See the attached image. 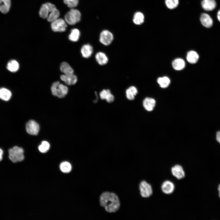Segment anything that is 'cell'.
Returning a JSON list of instances; mask_svg holds the SVG:
<instances>
[{"instance_id": "7a4b0ae2", "label": "cell", "mask_w": 220, "mask_h": 220, "mask_svg": "<svg viewBox=\"0 0 220 220\" xmlns=\"http://www.w3.org/2000/svg\"><path fill=\"white\" fill-rule=\"evenodd\" d=\"M68 88L66 86L59 81L53 82L51 87L53 95L60 98L64 97L68 94Z\"/></svg>"}, {"instance_id": "8992f818", "label": "cell", "mask_w": 220, "mask_h": 220, "mask_svg": "<svg viewBox=\"0 0 220 220\" xmlns=\"http://www.w3.org/2000/svg\"><path fill=\"white\" fill-rule=\"evenodd\" d=\"M67 25L65 20L62 18H57L51 22V27L55 32H62L65 31Z\"/></svg>"}, {"instance_id": "f35d334b", "label": "cell", "mask_w": 220, "mask_h": 220, "mask_svg": "<svg viewBox=\"0 0 220 220\" xmlns=\"http://www.w3.org/2000/svg\"><path fill=\"white\" fill-rule=\"evenodd\" d=\"M218 196L220 198V184L218 186Z\"/></svg>"}, {"instance_id": "6da1fadb", "label": "cell", "mask_w": 220, "mask_h": 220, "mask_svg": "<svg viewBox=\"0 0 220 220\" xmlns=\"http://www.w3.org/2000/svg\"><path fill=\"white\" fill-rule=\"evenodd\" d=\"M101 205L109 213L116 212L120 207V202L117 196L114 193L108 192L103 193L100 196Z\"/></svg>"}, {"instance_id": "5bb4252c", "label": "cell", "mask_w": 220, "mask_h": 220, "mask_svg": "<svg viewBox=\"0 0 220 220\" xmlns=\"http://www.w3.org/2000/svg\"><path fill=\"white\" fill-rule=\"evenodd\" d=\"M95 57L97 63L101 66L106 65L108 61V56L103 52L99 51L97 53Z\"/></svg>"}, {"instance_id": "5b68a950", "label": "cell", "mask_w": 220, "mask_h": 220, "mask_svg": "<svg viewBox=\"0 0 220 220\" xmlns=\"http://www.w3.org/2000/svg\"><path fill=\"white\" fill-rule=\"evenodd\" d=\"M140 193L142 197L148 198L152 194V190L151 185L146 181H141L139 185Z\"/></svg>"}, {"instance_id": "9a60e30c", "label": "cell", "mask_w": 220, "mask_h": 220, "mask_svg": "<svg viewBox=\"0 0 220 220\" xmlns=\"http://www.w3.org/2000/svg\"><path fill=\"white\" fill-rule=\"evenodd\" d=\"M174 189V183L169 180L164 181L161 185V189L162 192L167 194L172 193Z\"/></svg>"}, {"instance_id": "44dd1931", "label": "cell", "mask_w": 220, "mask_h": 220, "mask_svg": "<svg viewBox=\"0 0 220 220\" xmlns=\"http://www.w3.org/2000/svg\"><path fill=\"white\" fill-rule=\"evenodd\" d=\"M61 71L64 74H69L74 73V70L70 65L65 62H62L60 66Z\"/></svg>"}, {"instance_id": "4dcf8cb0", "label": "cell", "mask_w": 220, "mask_h": 220, "mask_svg": "<svg viewBox=\"0 0 220 220\" xmlns=\"http://www.w3.org/2000/svg\"><path fill=\"white\" fill-rule=\"evenodd\" d=\"M64 3L67 5L68 6L71 8L76 7L79 2V0H64Z\"/></svg>"}, {"instance_id": "74e56055", "label": "cell", "mask_w": 220, "mask_h": 220, "mask_svg": "<svg viewBox=\"0 0 220 220\" xmlns=\"http://www.w3.org/2000/svg\"><path fill=\"white\" fill-rule=\"evenodd\" d=\"M217 16L218 20L220 22V9L218 11Z\"/></svg>"}, {"instance_id": "1f68e13d", "label": "cell", "mask_w": 220, "mask_h": 220, "mask_svg": "<svg viewBox=\"0 0 220 220\" xmlns=\"http://www.w3.org/2000/svg\"><path fill=\"white\" fill-rule=\"evenodd\" d=\"M111 92L110 90L108 89H104L100 92L99 96L102 100H105L107 97L109 93Z\"/></svg>"}, {"instance_id": "d590c367", "label": "cell", "mask_w": 220, "mask_h": 220, "mask_svg": "<svg viewBox=\"0 0 220 220\" xmlns=\"http://www.w3.org/2000/svg\"><path fill=\"white\" fill-rule=\"evenodd\" d=\"M216 139L220 143V131H218L216 134Z\"/></svg>"}, {"instance_id": "603a6c76", "label": "cell", "mask_w": 220, "mask_h": 220, "mask_svg": "<svg viewBox=\"0 0 220 220\" xmlns=\"http://www.w3.org/2000/svg\"><path fill=\"white\" fill-rule=\"evenodd\" d=\"M19 68L18 63L15 60H12L7 64V68L8 70L12 72H15L17 71Z\"/></svg>"}, {"instance_id": "83f0119b", "label": "cell", "mask_w": 220, "mask_h": 220, "mask_svg": "<svg viewBox=\"0 0 220 220\" xmlns=\"http://www.w3.org/2000/svg\"><path fill=\"white\" fill-rule=\"evenodd\" d=\"M60 168L62 172L67 173H68L71 171L72 167L69 163L64 161L61 163L60 165Z\"/></svg>"}, {"instance_id": "9c48e42d", "label": "cell", "mask_w": 220, "mask_h": 220, "mask_svg": "<svg viewBox=\"0 0 220 220\" xmlns=\"http://www.w3.org/2000/svg\"><path fill=\"white\" fill-rule=\"evenodd\" d=\"M26 129L28 134L32 135H37L39 130V126L36 122L34 120H31L27 123Z\"/></svg>"}, {"instance_id": "4316f807", "label": "cell", "mask_w": 220, "mask_h": 220, "mask_svg": "<svg viewBox=\"0 0 220 220\" xmlns=\"http://www.w3.org/2000/svg\"><path fill=\"white\" fill-rule=\"evenodd\" d=\"M60 12L56 7L53 9L49 13L47 18V21L52 22L58 18L60 16Z\"/></svg>"}, {"instance_id": "ffe728a7", "label": "cell", "mask_w": 220, "mask_h": 220, "mask_svg": "<svg viewBox=\"0 0 220 220\" xmlns=\"http://www.w3.org/2000/svg\"><path fill=\"white\" fill-rule=\"evenodd\" d=\"M11 6L10 0H0V11L6 14L9 10Z\"/></svg>"}, {"instance_id": "cb8c5ba5", "label": "cell", "mask_w": 220, "mask_h": 220, "mask_svg": "<svg viewBox=\"0 0 220 220\" xmlns=\"http://www.w3.org/2000/svg\"><path fill=\"white\" fill-rule=\"evenodd\" d=\"M80 35L79 31L77 29H72L68 36L69 39L72 42H77L79 39Z\"/></svg>"}, {"instance_id": "d6a6232c", "label": "cell", "mask_w": 220, "mask_h": 220, "mask_svg": "<svg viewBox=\"0 0 220 220\" xmlns=\"http://www.w3.org/2000/svg\"><path fill=\"white\" fill-rule=\"evenodd\" d=\"M126 97L127 99L130 100H132L134 99L135 96L127 88L126 90Z\"/></svg>"}, {"instance_id": "8d00e7d4", "label": "cell", "mask_w": 220, "mask_h": 220, "mask_svg": "<svg viewBox=\"0 0 220 220\" xmlns=\"http://www.w3.org/2000/svg\"><path fill=\"white\" fill-rule=\"evenodd\" d=\"M3 154V151L1 148H0V161L2 160Z\"/></svg>"}, {"instance_id": "2e32d148", "label": "cell", "mask_w": 220, "mask_h": 220, "mask_svg": "<svg viewBox=\"0 0 220 220\" xmlns=\"http://www.w3.org/2000/svg\"><path fill=\"white\" fill-rule=\"evenodd\" d=\"M201 5L203 9L206 11H211L214 10L216 6L215 0H202Z\"/></svg>"}, {"instance_id": "ac0fdd59", "label": "cell", "mask_w": 220, "mask_h": 220, "mask_svg": "<svg viewBox=\"0 0 220 220\" xmlns=\"http://www.w3.org/2000/svg\"><path fill=\"white\" fill-rule=\"evenodd\" d=\"M199 55L195 51L191 50L189 51L187 54L186 59L190 64L196 63L198 60Z\"/></svg>"}, {"instance_id": "30bf717a", "label": "cell", "mask_w": 220, "mask_h": 220, "mask_svg": "<svg viewBox=\"0 0 220 220\" xmlns=\"http://www.w3.org/2000/svg\"><path fill=\"white\" fill-rule=\"evenodd\" d=\"M171 171L173 175L178 180L183 179L185 176L183 167L180 165L176 164L172 167Z\"/></svg>"}, {"instance_id": "e0dca14e", "label": "cell", "mask_w": 220, "mask_h": 220, "mask_svg": "<svg viewBox=\"0 0 220 220\" xmlns=\"http://www.w3.org/2000/svg\"><path fill=\"white\" fill-rule=\"evenodd\" d=\"M156 103V101L154 99L147 97L144 100L143 105L146 110L148 111H151L153 109Z\"/></svg>"}, {"instance_id": "d6986e66", "label": "cell", "mask_w": 220, "mask_h": 220, "mask_svg": "<svg viewBox=\"0 0 220 220\" xmlns=\"http://www.w3.org/2000/svg\"><path fill=\"white\" fill-rule=\"evenodd\" d=\"M185 65L184 61L180 58L174 59L172 63V66L173 68L178 71L183 69L185 68Z\"/></svg>"}, {"instance_id": "7402d4cb", "label": "cell", "mask_w": 220, "mask_h": 220, "mask_svg": "<svg viewBox=\"0 0 220 220\" xmlns=\"http://www.w3.org/2000/svg\"><path fill=\"white\" fill-rule=\"evenodd\" d=\"M12 94L9 90L4 88L0 89V98L5 101H9L11 97Z\"/></svg>"}, {"instance_id": "484cf974", "label": "cell", "mask_w": 220, "mask_h": 220, "mask_svg": "<svg viewBox=\"0 0 220 220\" xmlns=\"http://www.w3.org/2000/svg\"><path fill=\"white\" fill-rule=\"evenodd\" d=\"M157 82L161 87L166 88L169 86L170 81L168 77L164 76L158 78Z\"/></svg>"}, {"instance_id": "f546056e", "label": "cell", "mask_w": 220, "mask_h": 220, "mask_svg": "<svg viewBox=\"0 0 220 220\" xmlns=\"http://www.w3.org/2000/svg\"><path fill=\"white\" fill-rule=\"evenodd\" d=\"M165 4L168 8L171 9H173L178 6L179 0H165Z\"/></svg>"}, {"instance_id": "f1b7e54d", "label": "cell", "mask_w": 220, "mask_h": 220, "mask_svg": "<svg viewBox=\"0 0 220 220\" xmlns=\"http://www.w3.org/2000/svg\"><path fill=\"white\" fill-rule=\"evenodd\" d=\"M50 145L48 142L46 141H42L41 144L38 147L39 151L42 153L47 152L49 149Z\"/></svg>"}, {"instance_id": "e575fe53", "label": "cell", "mask_w": 220, "mask_h": 220, "mask_svg": "<svg viewBox=\"0 0 220 220\" xmlns=\"http://www.w3.org/2000/svg\"><path fill=\"white\" fill-rule=\"evenodd\" d=\"M128 88L135 96H136L138 94V90L135 86H130Z\"/></svg>"}, {"instance_id": "3957f363", "label": "cell", "mask_w": 220, "mask_h": 220, "mask_svg": "<svg viewBox=\"0 0 220 220\" xmlns=\"http://www.w3.org/2000/svg\"><path fill=\"white\" fill-rule=\"evenodd\" d=\"M8 152L9 159L14 163L21 161L24 159V151L22 148L14 146L9 150Z\"/></svg>"}, {"instance_id": "277c9868", "label": "cell", "mask_w": 220, "mask_h": 220, "mask_svg": "<svg viewBox=\"0 0 220 220\" xmlns=\"http://www.w3.org/2000/svg\"><path fill=\"white\" fill-rule=\"evenodd\" d=\"M81 17V13L79 10L72 8L65 15L64 20L68 24L73 25L80 21Z\"/></svg>"}, {"instance_id": "d4e9b609", "label": "cell", "mask_w": 220, "mask_h": 220, "mask_svg": "<svg viewBox=\"0 0 220 220\" xmlns=\"http://www.w3.org/2000/svg\"><path fill=\"white\" fill-rule=\"evenodd\" d=\"M144 20V16L141 12H138L135 13L133 18V22L136 25H140L142 24Z\"/></svg>"}, {"instance_id": "8fae6325", "label": "cell", "mask_w": 220, "mask_h": 220, "mask_svg": "<svg viewBox=\"0 0 220 220\" xmlns=\"http://www.w3.org/2000/svg\"><path fill=\"white\" fill-rule=\"evenodd\" d=\"M61 79L68 85H72L76 84L78 81L77 76L73 74H64L60 76Z\"/></svg>"}, {"instance_id": "7c38bea8", "label": "cell", "mask_w": 220, "mask_h": 220, "mask_svg": "<svg viewBox=\"0 0 220 220\" xmlns=\"http://www.w3.org/2000/svg\"><path fill=\"white\" fill-rule=\"evenodd\" d=\"M200 20L202 25L206 28H209L213 26V20L210 16L207 13H202Z\"/></svg>"}, {"instance_id": "4fadbf2b", "label": "cell", "mask_w": 220, "mask_h": 220, "mask_svg": "<svg viewBox=\"0 0 220 220\" xmlns=\"http://www.w3.org/2000/svg\"><path fill=\"white\" fill-rule=\"evenodd\" d=\"M82 56L85 58L90 57L94 52L93 46L89 44L83 45L81 47L80 50Z\"/></svg>"}, {"instance_id": "836d02e7", "label": "cell", "mask_w": 220, "mask_h": 220, "mask_svg": "<svg viewBox=\"0 0 220 220\" xmlns=\"http://www.w3.org/2000/svg\"><path fill=\"white\" fill-rule=\"evenodd\" d=\"M114 95L110 92L108 94L105 100L108 103H112L114 101Z\"/></svg>"}, {"instance_id": "52a82bcc", "label": "cell", "mask_w": 220, "mask_h": 220, "mask_svg": "<svg viewBox=\"0 0 220 220\" xmlns=\"http://www.w3.org/2000/svg\"><path fill=\"white\" fill-rule=\"evenodd\" d=\"M114 39L112 34L107 30H104L100 33L99 41L103 45L108 46L110 45Z\"/></svg>"}, {"instance_id": "ba28073f", "label": "cell", "mask_w": 220, "mask_h": 220, "mask_svg": "<svg viewBox=\"0 0 220 220\" xmlns=\"http://www.w3.org/2000/svg\"><path fill=\"white\" fill-rule=\"evenodd\" d=\"M56 7L54 5L50 2L43 4L39 11L40 16L43 19L47 18L50 13Z\"/></svg>"}]
</instances>
